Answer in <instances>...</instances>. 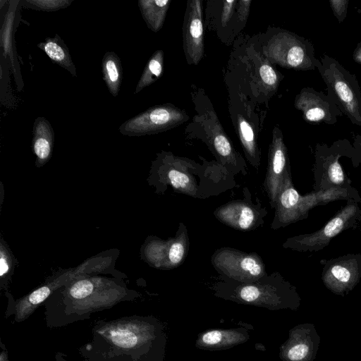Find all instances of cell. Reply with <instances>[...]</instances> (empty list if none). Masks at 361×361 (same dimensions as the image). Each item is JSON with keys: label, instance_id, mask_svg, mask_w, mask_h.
<instances>
[{"label": "cell", "instance_id": "6da1fadb", "mask_svg": "<svg viewBox=\"0 0 361 361\" xmlns=\"http://www.w3.org/2000/svg\"><path fill=\"white\" fill-rule=\"evenodd\" d=\"M166 333L157 319L147 317L111 322L94 332L90 355L96 361H162Z\"/></svg>", "mask_w": 361, "mask_h": 361}, {"label": "cell", "instance_id": "7a4b0ae2", "mask_svg": "<svg viewBox=\"0 0 361 361\" xmlns=\"http://www.w3.org/2000/svg\"><path fill=\"white\" fill-rule=\"evenodd\" d=\"M212 289L218 298L240 304L277 310L293 294V288L275 271L251 283H241L220 276Z\"/></svg>", "mask_w": 361, "mask_h": 361}, {"label": "cell", "instance_id": "3957f363", "mask_svg": "<svg viewBox=\"0 0 361 361\" xmlns=\"http://www.w3.org/2000/svg\"><path fill=\"white\" fill-rule=\"evenodd\" d=\"M316 68L326 83L328 95L353 124L361 126V89L356 75L326 54L317 59Z\"/></svg>", "mask_w": 361, "mask_h": 361}, {"label": "cell", "instance_id": "277c9868", "mask_svg": "<svg viewBox=\"0 0 361 361\" xmlns=\"http://www.w3.org/2000/svg\"><path fill=\"white\" fill-rule=\"evenodd\" d=\"M350 158L354 166L361 161L359 151L347 140L334 142L331 146L317 143L315 147L314 165V191L327 190L334 187L348 188L351 185L339 162L341 157Z\"/></svg>", "mask_w": 361, "mask_h": 361}, {"label": "cell", "instance_id": "5b68a950", "mask_svg": "<svg viewBox=\"0 0 361 361\" xmlns=\"http://www.w3.org/2000/svg\"><path fill=\"white\" fill-rule=\"evenodd\" d=\"M264 54L279 66L297 71L316 68L317 58L312 42L293 32L280 30L264 47Z\"/></svg>", "mask_w": 361, "mask_h": 361}, {"label": "cell", "instance_id": "8992f818", "mask_svg": "<svg viewBox=\"0 0 361 361\" xmlns=\"http://www.w3.org/2000/svg\"><path fill=\"white\" fill-rule=\"evenodd\" d=\"M360 223L361 209L357 202L350 200L322 228L310 233L288 238L282 246L298 252H318L326 247L335 236L356 227Z\"/></svg>", "mask_w": 361, "mask_h": 361}, {"label": "cell", "instance_id": "52a82bcc", "mask_svg": "<svg viewBox=\"0 0 361 361\" xmlns=\"http://www.w3.org/2000/svg\"><path fill=\"white\" fill-rule=\"evenodd\" d=\"M211 264L219 276L241 283L255 282L268 275L258 254L229 247L217 249L212 255Z\"/></svg>", "mask_w": 361, "mask_h": 361}, {"label": "cell", "instance_id": "ba28073f", "mask_svg": "<svg viewBox=\"0 0 361 361\" xmlns=\"http://www.w3.org/2000/svg\"><path fill=\"white\" fill-rule=\"evenodd\" d=\"M188 114L171 104L157 105L128 119L118 128L127 136H143L170 130L188 120Z\"/></svg>", "mask_w": 361, "mask_h": 361}, {"label": "cell", "instance_id": "9c48e42d", "mask_svg": "<svg viewBox=\"0 0 361 361\" xmlns=\"http://www.w3.org/2000/svg\"><path fill=\"white\" fill-rule=\"evenodd\" d=\"M242 199L231 200L217 207L214 212L215 218L224 225L238 231H250L261 227L268 214L261 200H252L249 189H243Z\"/></svg>", "mask_w": 361, "mask_h": 361}, {"label": "cell", "instance_id": "30bf717a", "mask_svg": "<svg viewBox=\"0 0 361 361\" xmlns=\"http://www.w3.org/2000/svg\"><path fill=\"white\" fill-rule=\"evenodd\" d=\"M320 206L316 191L301 195L295 188L292 177L289 176L278 195L274 206V216L271 228L277 230L281 228L305 219L310 210Z\"/></svg>", "mask_w": 361, "mask_h": 361}, {"label": "cell", "instance_id": "8fae6325", "mask_svg": "<svg viewBox=\"0 0 361 361\" xmlns=\"http://www.w3.org/2000/svg\"><path fill=\"white\" fill-rule=\"evenodd\" d=\"M194 118L202 124L206 135L205 142L219 163L228 171L246 175V163L233 147L214 110H206Z\"/></svg>", "mask_w": 361, "mask_h": 361}, {"label": "cell", "instance_id": "7c38bea8", "mask_svg": "<svg viewBox=\"0 0 361 361\" xmlns=\"http://www.w3.org/2000/svg\"><path fill=\"white\" fill-rule=\"evenodd\" d=\"M155 165L162 181L171 185L176 192L193 197H204L195 176L204 172H195L200 166L198 164L164 152L158 155Z\"/></svg>", "mask_w": 361, "mask_h": 361}, {"label": "cell", "instance_id": "4fadbf2b", "mask_svg": "<svg viewBox=\"0 0 361 361\" xmlns=\"http://www.w3.org/2000/svg\"><path fill=\"white\" fill-rule=\"evenodd\" d=\"M189 237L185 225L180 222L175 236L162 240L152 238L144 247L145 260L157 269L169 270L182 264L189 251Z\"/></svg>", "mask_w": 361, "mask_h": 361}, {"label": "cell", "instance_id": "5bb4252c", "mask_svg": "<svg viewBox=\"0 0 361 361\" xmlns=\"http://www.w3.org/2000/svg\"><path fill=\"white\" fill-rule=\"evenodd\" d=\"M289 176H291V173L287 148L281 130L275 127L269 145L267 173L263 183L271 208H274L278 195Z\"/></svg>", "mask_w": 361, "mask_h": 361}, {"label": "cell", "instance_id": "9a60e30c", "mask_svg": "<svg viewBox=\"0 0 361 361\" xmlns=\"http://www.w3.org/2000/svg\"><path fill=\"white\" fill-rule=\"evenodd\" d=\"M294 106L310 123L334 125L343 115L331 97L312 87L300 90L295 98Z\"/></svg>", "mask_w": 361, "mask_h": 361}, {"label": "cell", "instance_id": "2e32d148", "mask_svg": "<svg viewBox=\"0 0 361 361\" xmlns=\"http://www.w3.org/2000/svg\"><path fill=\"white\" fill-rule=\"evenodd\" d=\"M322 278L332 290L350 289L361 279V254L349 253L330 259H322Z\"/></svg>", "mask_w": 361, "mask_h": 361}, {"label": "cell", "instance_id": "e0dca14e", "mask_svg": "<svg viewBox=\"0 0 361 361\" xmlns=\"http://www.w3.org/2000/svg\"><path fill=\"white\" fill-rule=\"evenodd\" d=\"M184 53L188 63L197 64L204 54V33L202 1L190 0L187 3L183 26Z\"/></svg>", "mask_w": 361, "mask_h": 361}, {"label": "cell", "instance_id": "ac0fdd59", "mask_svg": "<svg viewBox=\"0 0 361 361\" xmlns=\"http://www.w3.org/2000/svg\"><path fill=\"white\" fill-rule=\"evenodd\" d=\"M249 338L250 333L245 327L211 329L199 334L195 346L207 350H226Z\"/></svg>", "mask_w": 361, "mask_h": 361}, {"label": "cell", "instance_id": "d6986e66", "mask_svg": "<svg viewBox=\"0 0 361 361\" xmlns=\"http://www.w3.org/2000/svg\"><path fill=\"white\" fill-rule=\"evenodd\" d=\"M54 142V132L48 120L37 117L33 124L32 149L36 157V165L42 166L51 157Z\"/></svg>", "mask_w": 361, "mask_h": 361}, {"label": "cell", "instance_id": "ffe728a7", "mask_svg": "<svg viewBox=\"0 0 361 361\" xmlns=\"http://www.w3.org/2000/svg\"><path fill=\"white\" fill-rule=\"evenodd\" d=\"M80 272L79 270H75L73 272L68 271L64 273L58 279L52 281L36 289L27 296L20 300L16 305L17 316L20 319L27 317L35 308L42 303L51 292L61 286L66 281H68L72 276H75Z\"/></svg>", "mask_w": 361, "mask_h": 361}, {"label": "cell", "instance_id": "44dd1931", "mask_svg": "<svg viewBox=\"0 0 361 361\" xmlns=\"http://www.w3.org/2000/svg\"><path fill=\"white\" fill-rule=\"evenodd\" d=\"M37 46L54 63L68 71L73 76L77 75L75 66L69 49L58 34H56L54 37H47L44 42L38 43Z\"/></svg>", "mask_w": 361, "mask_h": 361}, {"label": "cell", "instance_id": "7402d4cb", "mask_svg": "<svg viewBox=\"0 0 361 361\" xmlns=\"http://www.w3.org/2000/svg\"><path fill=\"white\" fill-rule=\"evenodd\" d=\"M171 0H139L138 7L147 27L158 32L163 26Z\"/></svg>", "mask_w": 361, "mask_h": 361}, {"label": "cell", "instance_id": "603a6c76", "mask_svg": "<svg viewBox=\"0 0 361 361\" xmlns=\"http://www.w3.org/2000/svg\"><path fill=\"white\" fill-rule=\"evenodd\" d=\"M102 71L108 90L111 95L117 97L123 79V68L121 59L115 52H105L102 61Z\"/></svg>", "mask_w": 361, "mask_h": 361}, {"label": "cell", "instance_id": "cb8c5ba5", "mask_svg": "<svg viewBox=\"0 0 361 361\" xmlns=\"http://www.w3.org/2000/svg\"><path fill=\"white\" fill-rule=\"evenodd\" d=\"M236 127L247 161L257 169L260 165V152L252 126L241 115H238Z\"/></svg>", "mask_w": 361, "mask_h": 361}, {"label": "cell", "instance_id": "d4e9b609", "mask_svg": "<svg viewBox=\"0 0 361 361\" xmlns=\"http://www.w3.org/2000/svg\"><path fill=\"white\" fill-rule=\"evenodd\" d=\"M164 66V52L156 51L147 61L135 87V94L157 81L161 75Z\"/></svg>", "mask_w": 361, "mask_h": 361}, {"label": "cell", "instance_id": "484cf974", "mask_svg": "<svg viewBox=\"0 0 361 361\" xmlns=\"http://www.w3.org/2000/svg\"><path fill=\"white\" fill-rule=\"evenodd\" d=\"M73 0H25L22 6L35 11L53 12L67 8Z\"/></svg>", "mask_w": 361, "mask_h": 361}, {"label": "cell", "instance_id": "4316f807", "mask_svg": "<svg viewBox=\"0 0 361 361\" xmlns=\"http://www.w3.org/2000/svg\"><path fill=\"white\" fill-rule=\"evenodd\" d=\"M259 78L262 85L271 90H275L279 83V78L273 68V67L267 62L264 61L258 69Z\"/></svg>", "mask_w": 361, "mask_h": 361}, {"label": "cell", "instance_id": "83f0119b", "mask_svg": "<svg viewBox=\"0 0 361 361\" xmlns=\"http://www.w3.org/2000/svg\"><path fill=\"white\" fill-rule=\"evenodd\" d=\"M12 268V259L6 246L3 245L1 240L0 251V275L1 279H4L11 274Z\"/></svg>", "mask_w": 361, "mask_h": 361}, {"label": "cell", "instance_id": "f1b7e54d", "mask_svg": "<svg viewBox=\"0 0 361 361\" xmlns=\"http://www.w3.org/2000/svg\"><path fill=\"white\" fill-rule=\"evenodd\" d=\"M308 350L309 348L307 345L298 343L287 349L286 356L290 361H300L306 357Z\"/></svg>", "mask_w": 361, "mask_h": 361}, {"label": "cell", "instance_id": "f546056e", "mask_svg": "<svg viewBox=\"0 0 361 361\" xmlns=\"http://www.w3.org/2000/svg\"><path fill=\"white\" fill-rule=\"evenodd\" d=\"M334 15L339 23L345 20L348 7V0H330L329 1Z\"/></svg>", "mask_w": 361, "mask_h": 361}, {"label": "cell", "instance_id": "4dcf8cb0", "mask_svg": "<svg viewBox=\"0 0 361 361\" xmlns=\"http://www.w3.org/2000/svg\"><path fill=\"white\" fill-rule=\"evenodd\" d=\"M237 2V1H226L224 2L223 13L221 16V22L224 25H226V23L231 18L233 11L235 8V4Z\"/></svg>", "mask_w": 361, "mask_h": 361}, {"label": "cell", "instance_id": "1f68e13d", "mask_svg": "<svg viewBox=\"0 0 361 361\" xmlns=\"http://www.w3.org/2000/svg\"><path fill=\"white\" fill-rule=\"evenodd\" d=\"M242 5L238 8L239 17L245 20L249 11L250 1H240Z\"/></svg>", "mask_w": 361, "mask_h": 361}, {"label": "cell", "instance_id": "d6a6232c", "mask_svg": "<svg viewBox=\"0 0 361 361\" xmlns=\"http://www.w3.org/2000/svg\"><path fill=\"white\" fill-rule=\"evenodd\" d=\"M353 59L356 63L361 64V41L357 44L353 51Z\"/></svg>", "mask_w": 361, "mask_h": 361}, {"label": "cell", "instance_id": "836d02e7", "mask_svg": "<svg viewBox=\"0 0 361 361\" xmlns=\"http://www.w3.org/2000/svg\"><path fill=\"white\" fill-rule=\"evenodd\" d=\"M354 147L361 149V135H357L355 138Z\"/></svg>", "mask_w": 361, "mask_h": 361}, {"label": "cell", "instance_id": "e575fe53", "mask_svg": "<svg viewBox=\"0 0 361 361\" xmlns=\"http://www.w3.org/2000/svg\"><path fill=\"white\" fill-rule=\"evenodd\" d=\"M355 148L359 151V152H360V156H361V149H359V148H357V147H355ZM360 163H361V161H360Z\"/></svg>", "mask_w": 361, "mask_h": 361}]
</instances>
